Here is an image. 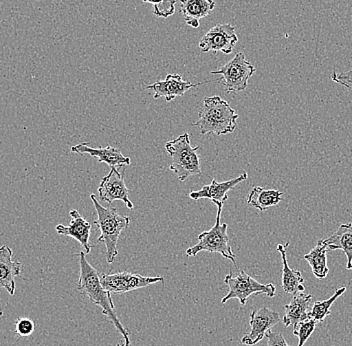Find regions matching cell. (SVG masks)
I'll use <instances>...</instances> for the list:
<instances>
[{
  "mask_svg": "<svg viewBox=\"0 0 352 346\" xmlns=\"http://www.w3.org/2000/svg\"><path fill=\"white\" fill-rule=\"evenodd\" d=\"M15 334L19 337H28L32 336L34 332L35 325L32 321L28 318H19L14 321Z\"/></svg>",
  "mask_w": 352,
  "mask_h": 346,
  "instance_id": "obj_26",
  "label": "cell"
},
{
  "mask_svg": "<svg viewBox=\"0 0 352 346\" xmlns=\"http://www.w3.org/2000/svg\"><path fill=\"white\" fill-rule=\"evenodd\" d=\"M248 177V173L243 171L237 177L232 178V180H228V182H221V184H219L215 178H213L210 184L204 185L199 191H192L187 196L193 200L209 199L217 206L224 204V202H228V191L237 186V184L245 182Z\"/></svg>",
  "mask_w": 352,
  "mask_h": 346,
  "instance_id": "obj_13",
  "label": "cell"
},
{
  "mask_svg": "<svg viewBox=\"0 0 352 346\" xmlns=\"http://www.w3.org/2000/svg\"><path fill=\"white\" fill-rule=\"evenodd\" d=\"M202 83H191L184 80L179 74H168L164 80L156 81L153 85H147L145 89L153 90V98H164L167 102L175 100L178 96H184L191 88L201 85Z\"/></svg>",
  "mask_w": 352,
  "mask_h": 346,
  "instance_id": "obj_12",
  "label": "cell"
},
{
  "mask_svg": "<svg viewBox=\"0 0 352 346\" xmlns=\"http://www.w3.org/2000/svg\"><path fill=\"white\" fill-rule=\"evenodd\" d=\"M226 285L230 288L228 295L222 299L221 303H226L230 299H239L241 305H245L252 295L265 294L274 297L276 288L272 283L263 284L255 281L244 270H239L236 274L230 272L224 279Z\"/></svg>",
  "mask_w": 352,
  "mask_h": 346,
  "instance_id": "obj_7",
  "label": "cell"
},
{
  "mask_svg": "<svg viewBox=\"0 0 352 346\" xmlns=\"http://www.w3.org/2000/svg\"><path fill=\"white\" fill-rule=\"evenodd\" d=\"M72 151L74 153L89 154L92 158H96L98 162H104L110 167H122L125 165H131V158H126L123 155L120 149H116V147H98V149H92L89 147V143L82 142L80 144H77L76 147H72Z\"/></svg>",
  "mask_w": 352,
  "mask_h": 346,
  "instance_id": "obj_15",
  "label": "cell"
},
{
  "mask_svg": "<svg viewBox=\"0 0 352 346\" xmlns=\"http://www.w3.org/2000/svg\"><path fill=\"white\" fill-rule=\"evenodd\" d=\"M345 292H346V288H341L340 290H336V293L330 299H327V301L314 303L311 308V312H310V318L314 319L318 323L324 321V319L331 314L330 308H331L332 304L336 303V299L340 297Z\"/></svg>",
  "mask_w": 352,
  "mask_h": 346,
  "instance_id": "obj_23",
  "label": "cell"
},
{
  "mask_svg": "<svg viewBox=\"0 0 352 346\" xmlns=\"http://www.w3.org/2000/svg\"><path fill=\"white\" fill-rule=\"evenodd\" d=\"M217 222L214 226L208 231L200 233L197 237V246L186 250L187 257H195L201 251H208L210 253H219L224 259H230L235 264V255L230 244V237L228 235V224H221V213L223 204L217 206Z\"/></svg>",
  "mask_w": 352,
  "mask_h": 346,
  "instance_id": "obj_5",
  "label": "cell"
},
{
  "mask_svg": "<svg viewBox=\"0 0 352 346\" xmlns=\"http://www.w3.org/2000/svg\"><path fill=\"white\" fill-rule=\"evenodd\" d=\"M255 67L246 61L243 52H239L219 69L211 72L214 76H221L217 83L226 88V94H239L248 87V80L255 74Z\"/></svg>",
  "mask_w": 352,
  "mask_h": 346,
  "instance_id": "obj_6",
  "label": "cell"
},
{
  "mask_svg": "<svg viewBox=\"0 0 352 346\" xmlns=\"http://www.w3.org/2000/svg\"><path fill=\"white\" fill-rule=\"evenodd\" d=\"M72 221L69 226H65L63 224H59L56 226V233L65 237H72L74 239L80 244L87 255L91 251L92 246L90 244V231H91V224L85 219V217H81L80 213L76 209H72L69 213Z\"/></svg>",
  "mask_w": 352,
  "mask_h": 346,
  "instance_id": "obj_14",
  "label": "cell"
},
{
  "mask_svg": "<svg viewBox=\"0 0 352 346\" xmlns=\"http://www.w3.org/2000/svg\"><path fill=\"white\" fill-rule=\"evenodd\" d=\"M182 13L187 25L193 28H199L200 19L208 17L214 10V0H180Z\"/></svg>",
  "mask_w": 352,
  "mask_h": 346,
  "instance_id": "obj_18",
  "label": "cell"
},
{
  "mask_svg": "<svg viewBox=\"0 0 352 346\" xmlns=\"http://www.w3.org/2000/svg\"><path fill=\"white\" fill-rule=\"evenodd\" d=\"M327 251H329V249H327V246H325L323 240H319L318 246L303 257L309 263L312 273L316 279H324L329 275Z\"/></svg>",
  "mask_w": 352,
  "mask_h": 346,
  "instance_id": "obj_22",
  "label": "cell"
},
{
  "mask_svg": "<svg viewBox=\"0 0 352 346\" xmlns=\"http://www.w3.org/2000/svg\"><path fill=\"white\" fill-rule=\"evenodd\" d=\"M329 250L340 249L347 257L346 268L352 270V224H342L331 237L323 239Z\"/></svg>",
  "mask_w": 352,
  "mask_h": 346,
  "instance_id": "obj_20",
  "label": "cell"
},
{
  "mask_svg": "<svg viewBox=\"0 0 352 346\" xmlns=\"http://www.w3.org/2000/svg\"><path fill=\"white\" fill-rule=\"evenodd\" d=\"M101 200L112 204L114 200H121L129 209H133V204L129 199V191L125 184L124 166L111 167V171L101 180L98 187Z\"/></svg>",
  "mask_w": 352,
  "mask_h": 346,
  "instance_id": "obj_10",
  "label": "cell"
},
{
  "mask_svg": "<svg viewBox=\"0 0 352 346\" xmlns=\"http://www.w3.org/2000/svg\"><path fill=\"white\" fill-rule=\"evenodd\" d=\"M265 337L267 338L268 346H289L286 343L283 334L272 332V329L266 332Z\"/></svg>",
  "mask_w": 352,
  "mask_h": 346,
  "instance_id": "obj_28",
  "label": "cell"
},
{
  "mask_svg": "<svg viewBox=\"0 0 352 346\" xmlns=\"http://www.w3.org/2000/svg\"><path fill=\"white\" fill-rule=\"evenodd\" d=\"M283 193L276 189H266L263 187H253L248 196V206L258 209L259 211L267 210L270 207L277 206L283 200Z\"/></svg>",
  "mask_w": 352,
  "mask_h": 346,
  "instance_id": "obj_21",
  "label": "cell"
},
{
  "mask_svg": "<svg viewBox=\"0 0 352 346\" xmlns=\"http://www.w3.org/2000/svg\"><path fill=\"white\" fill-rule=\"evenodd\" d=\"M289 244H278L277 251L280 253L281 259H283V290L287 294L296 295L303 292L305 290V279L300 271L292 270L288 266L287 259H286V248Z\"/></svg>",
  "mask_w": 352,
  "mask_h": 346,
  "instance_id": "obj_19",
  "label": "cell"
},
{
  "mask_svg": "<svg viewBox=\"0 0 352 346\" xmlns=\"http://www.w3.org/2000/svg\"><path fill=\"white\" fill-rule=\"evenodd\" d=\"M318 321L314 319L310 318L308 321H302L294 327V334L296 336H298L299 343L298 346H303L307 343L310 336L314 334L316 330V325H318Z\"/></svg>",
  "mask_w": 352,
  "mask_h": 346,
  "instance_id": "obj_25",
  "label": "cell"
},
{
  "mask_svg": "<svg viewBox=\"0 0 352 346\" xmlns=\"http://www.w3.org/2000/svg\"><path fill=\"white\" fill-rule=\"evenodd\" d=\"M280 321V315L278 312L270 308L263 307L258 310H253L250 314V321L252 330L250 334L242 337V345L252 346L261 343L265 336L266 332L272 329Z\"/></svg>",
  "mask_w": 352,
  "mask_h": 346,
  "instance_id": "obj_11",
  "label": "cell"
},
{
  "mask_svg": "<svg viewBox=\"0 0 352 346\" xmlns=\"http://www.w3.org/2000/svg\"><path fill=\"white\" fill-rule=\"evenodd\" d=\"M331 79L334 83L349 88V89H352V69L349 70V72H341V74L333 72Z\"/></svg>",
  "mask_w": 352,
  "mask_h": 346,
  "instance_id": "obj_27",
  "label": "cell"
},
{
  "mask_svg": "<svg viewBox=\"0 0 352 346\" xmlns=\"http://www.w3.org/2000/svg\"><path fill=\"white\" fill-rule=\"evenodd\" d=\"M200 147H192L188 133H184L165 144V151L170 155L169 169L177 175L179 182H186L193 175L201 173L199 156Z\"/></svg>",
  "mask_w": 352,
  "mask_h": 346,
  "instance_id": "obj_4",
  "label": "cell"
},
{
  "mask_svg": "<svg viewBox=\"0 0 352 346\" xmlns=\"http://www.w3.org/2000/svg\"><path fill=\"white\" fill-rule=\"evenodd\" d=\"M100 281L107 292L121 294L164 282V279L162 277H142L138 273L122 271L118 273H100Z\"/></svg>",
  "mask_w": 352,
  "mask_h": 346,
  "instance_id": "obj_8",
  "label": "cell"
},
{
  "mask_svg": "<svg viewBox=\"0 0 352 346\" xmlns=\"http://www.w3.org/2000/svg\"><path fill=\"white\" fill-rule=\"evenodd\" d=\"M312 295L298 293L294 295L292 303L285 306V314L283 318V323L286 327L288 326H296L302 321L310 319L311 312Z\"/></svg>",
  "mask_w": 352,
  "mask_h": 346,
  "instance_id": "obj_17",
  "label": "cell"
},
{
  "mask_svg": "<svg viewBox=\"0 0 352 346\" xmlns=\"http://www.w3.org/2000/svg\"><path fill=\"white\" fill-rule=\"evenodd\" d=\"M13 252L8 246L0 248V288H4L10 295H14L16 282L21 275V263L13 261Z\"/></svg>",
  "mask_w": 352,
  "mask_h": 346,
  "instance_id": "obj_16",
  "label": "cell"
},
{
  "mask_svg": "<svg viewBox=\"0 0 352 346\" xmlns=\"http://www.w3.org/2000/svg\"><path fill=\"white\" fill-rule=\"evenodd\" d=\"M239 43V37L235 33L234 26L230 23H219L209 30V32L199 41V48L202 52L224 54H232L235 44Z\"/></svg>",
  "mask_w": 352,
  "mask_h": 346,
  "instance_id": "obj_9",
  "label": "cell"
},
{
  "mask_svg": "<svg viewBox=\"0 0 352 346\" xmlns=\"http://www.w3.org/2000/svg\"><path fill=\"white\" fill-rule=\"evenodd\" d=\"M144 3L153 4V13L160 19H167L175 13L176 0H142Z\"/></svg>",
  "mask_w": 352,
  "mask_h": 346,
  "instance_id": "obj_24",
  "label": "cell"
},
{
  "mask_svg": "<svg viewBox=\"0 0 352 346\" xmlns=\"http://www.w3.org/2000/svg\"><path fill=\"white\" fill-rule=\"evenodd\" d=\"M198 120L193 123L201 134L226 136L232 133L236 129L239 114L230 107L228 101L219 96L206 98L201 109L198 111Z\"/></svg>",
  "mask_w": 352,
  "mask_h": 346,
  "instance_id": "obj_2",
  "label": "cell"
},
{
  "mask_svg": "<svg viewBox=\"0 0 352 346\" xmlns=\"http://www.w3.org/2000/svg\"><path fill=\"white\" fill-rule=\"evenodd\" d=\"M94 206L98 213V219L94 224L100 230L98 244L103 242L107 248V259L109 263H113L118 255V242L121 233L129 228L131 217L120 215L118 209L114 207H104L99 204L94 195H90Z\"/></svg>",
  "mask_w": 352,
  "mask_h": 346,
  "instance_id": "obj_3",
  "label": "cell"
},
{
  "mask_svg": "<svg viewBox=\"0 0 352 346\" xmlns=\"http://www.w3.org/2000/svg\"><path fill=\"white\" fill-rule=\"evenodd\" d=\"M85 255L87 253L83 250L78 255L80 274L77 281V290L83 295H87L90 301L98 305L102 310V314L109 317L114 327L120 332L123 337V341L118 343V346H131L129 338L131 332L122 325L118 314H116V306L110 295L111 293L103 288L100 281V272L87 261Z\"/></svg>",
  "mask_w": 352,
  "mask_h": 346,
  "instance_id": "obj_1",
  "label": "cell"
}]
</instances>
